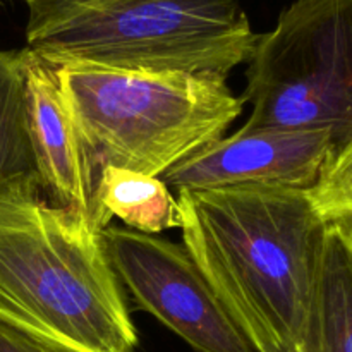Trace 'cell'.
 Listing matches in <instances>:
<instances>
[{"mask_svg": "<svg viewBox=\"0 0 352 352\" xmlns=\"http://www.w3.org/2000/svg\"><path fill=\"white\" fill-rule=\"evenodd\" d=\"M119 217L129 229L143 234L181 229L177 199L158 177L105 167L96 179V227H109Z\"/></svg>", "mask_w": 352, "mask_h": 352, "instance_id": "10", "label": "cell"}, {"mask_svg": "<svg viewBox=\"0 0 352 352\" xmlns=\"http://www.w3.org/2000/svg\"><path fill=\"white\" fill-rule=\"evenodd\" d=\"M320 215L327 220L339 219L352 210V141L327 164L315 188L308 191Z\"/></svg>", "mask_w": 352, "mask_h": 352, "instance_id": "12", "label": "cell"}, {"mask_svg": "<svg viewBox=\"0 0 352 352\" xmlns=\"http://www.w3.org/2000/svg\"><path fill=\"white\" fill-rule=\"evenodd\" d=\"M0 352H62L0 322Z\"/></svg>", "mask_w": 352, "mask_h": 352, "instance_id": "13", "label": "cell"}, {"mask_svg": "<svg viewBox=\"0 0 352 352\" xmlns=\"http://www.w3.org/2000/svg\"><path fill=\"white\" fill-rule=\"evenodd\" d=\"M0 322L62 352L138 347L102 234L47 201L38 175L0 182Z\"/></svg>", "mask_w": 352, "mask_h": 352, "instance_id": "2", "label": "cell"}, {"mask_svg": "<svg viewBox=\"0 0 352 352\" xmlns=\"http://www.w3.org/2000/svg\"><path fill=\"white\" fill-rule=\"evenodd\" d=\"M299 352H352V246L329 222Z\"/></svg>", "mask_w": 352, "mask_h": 352, "instance_id": "9", "label": "cell"}, {"mask_svg": "<svg viewBox=\"0 0 352 352\" xmlns=\"http://www.w3.org/2000/svg\"><path fill=\"white\" fill-rule=\"evenodd\" d=\"M120 284L198 352H256L223 309L186 248L133 229L100 230Z\"/></svg>", "mask_w": 352, "mask_h": 352, "instance_id": "6", "label": "cell"}, {"mask_svg": "<svg viewBox=\"0 0 352 352\" xmlns=\"http://www.w3.org/2000/svg\"><path fill=\"white\" fill-rule=\"evenodd\" d=\"M96 170L126 168L160 177L223 138L244 100L226 79L184 72L55 69Z\"/></svg>", "mask_w": 352, "mask_h": 352, "instance_id": "4", "label": "cell"}, {"mask_svg": "<svg viewBox=\"0 0 352 352\" xmlns=\"http://www.w3.org/2000/svg\"><path fill=\"white\" fill-rule=\"evenodd\" d=\"M332 222H336L337 226H339L340 229H342V232L346 234V237H347V239H349V243H351V246H352V210H351V212L344 213V215H340L339 219L332 220Z\"/></svg>", "mask_w": 352, "mask_h": 352, "instance_id": "14", "label": "cell"}, {"mask_svg": "<svg viewBox=\"0 0 352 352\" xmlns=\"http://www.w3.org/2000/svg\"><path fill=\"white\" fill-rule=\"evenodd\" d=\"M246 78L244 129L327 131L336 157L352 141V0L291 3L258 34Z\"/></svg>", "mask_w": 352, "mask_h": 352, "instance_id": "5", "label": "cell"}, {"mask_svg": "<svg viewBox=\"0 0 352 352\" xmlns=\"http://www.w3.org/2000/svg\"><path fill=\"white\" fill-rule=\"evenodd\" d=\"M296 352H299V351H296Z\"/></svg>", "mask_w": 352, "mask_h": 352, "instance_id": "15", "label": "cell"}, {"mask_svg": "<svg viewBox=\"0 0 352 352\" xmlns=\"http://www.w3.org/2000/svg\"><path fill=\"white\" fill-rule=\"evenodd\" d=\"M26 55L28 127L41 188L57 205L96 227L98 170L88 144L65 102L57 71L28 50Z\"/></svg>", "mask_w": 352, "mask_h": 352, "instance_id": "8", "label": "cell"}, {"mask_svg": "<svg viewBox=\"0 0 352 352\" xmlns=\"http://www.w3.org/2000/svg\"><path fill=\"white\" fill-rule=\"evenodd\" d=\"M26 50L50 67L227 79L258 34L239 0H24Z\"/></svg>", "mask_w": 352, "mask_h": 352, "instance_id": "3", "label": "cell"}, {"mask_svg": "<svg viewBox=\"0 0 352 352\" xmlns=\"http://www.w3.org/2000/svg\"><path fill=\"white\" fill-rule=\"evenodd\" d=\"M333 157L327 131L258 127L213 141L160 177L179 192L243 184H270L311 191Z\"/></svg>", "mask_w": 352, "mask_h": 352, "instance_id": "7", "label": "cell"}, {"mask_svg": "<svg viewBox=\"0 0 352 352\" xmlns=\"http://www.w3.org/2000/svg\"><path fill=\"white\" fill-rule=\"evenodd\" d=\"M184 248L256 352H296L329 222L308 191L243 184L179 192Z\"/></svg>", "mask_w": 352, "mask_h": 352, "instance_id": "1", "label": "cell"}, {"mask_svg": "<svg viewBox=\"0 0 352 352\" xmlns=\"http://www.w3.org/2000/svg\"><path fill=\"white\" fill-rule=\"evenodd\" d=\"M26 50H0V182L38 175L28 127Z\"/></svg>", "mask_w": 352, "mask_h": 352, "instance_id": "11", "label": "cell"}]
</instances>
